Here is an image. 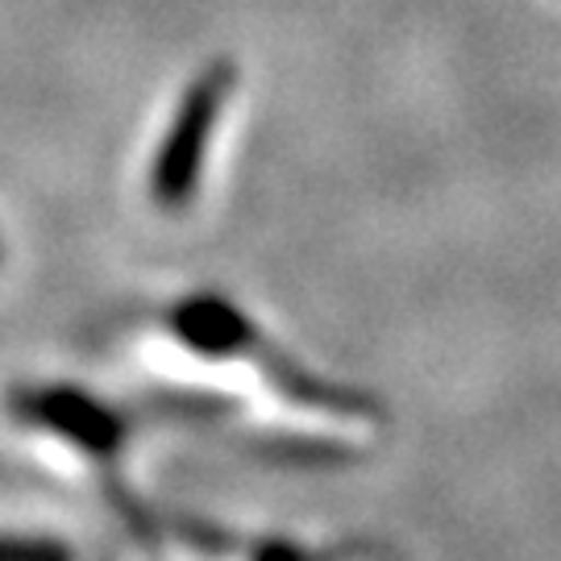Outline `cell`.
<instances>
[{
	"instance_id": "cell-1",
	"label": "cell",
	"mask_w": 561,
	"mask_h": 561,
	"mask_svg": "<svg viewBox=\"0 0 561 561\" xmlns=\"http://www.w3.org/2000/svg\"><path fill=\"white\" fill-rule=\"evenodd\" d=\"M229 88H233V71L217 62L187 88V96L175 108V121H171L159 154H154V167H150V196L162 208H183L196 196L204 159H208V141H213L217 117L229 101Z\"/></svg>"
},
{
	"instance_id": "cell-2",
	"label": "cell",
	"mask_w": 561,
	"mask_h": 561,
	"mask_svg": "<svg viewBox=\"0 0 561 561\" xmlns=\"http://www.w3.org/2000/svg\"><path fill=\"white\" fill-rule=\"evenodd\" d=\"M0 561H71V553L55 541L34 537H0Z\"/></svg>"
}]
</instances>
